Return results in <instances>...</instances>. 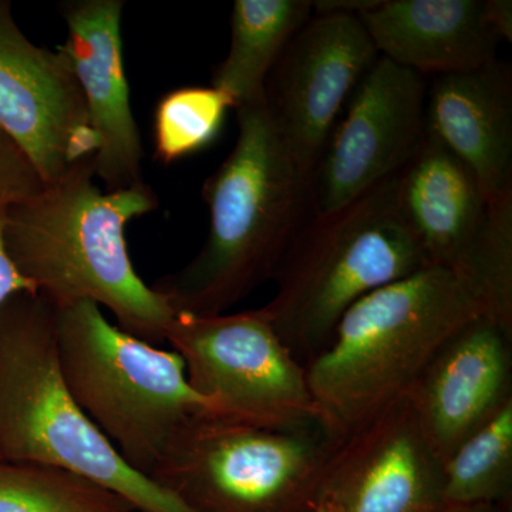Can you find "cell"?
I'll use <instances>...</instances> for the list:
<instances>
[{"instance_id": "6da1fadb", "label": "cell", "mask_w": 512, "mask_h": 512, "mask_svg": "<svg viewBox=\"0 0 512 512\" xmlns=\"http://www.w3.org/2000/svg\"><path fill=\"white\" fill-rule=\"evenodd\" d=\"M235 111L237 143L202 185L207 239L184 268L151 286L174 315L227 313L274 281L312 210V177L292 157L265 99Z\"/></svg>"}, {"instance_id": "7a4b0ae2", "label": "cell", "mask_w": 512, "mask_h": 512, "mask_svg": "<svg viewBox=\"0 0 512 512\" xmlns=\"http://www.w3.org/2000/svg\"><path fill=\"white\" fill-rule=\"evenodd\" d=\"M157 207L150 185L103 192L83 168L8 208L3 244L16 271L57 306H106L121 330L156 346L175 315L134 269L126 228Z\"/></svg>"}, {"instance_id": "3957f363", "label": "cell", "mask_w": 512, "mask_h": 512, "mask_svg": "<svg viewBox=\"0 0 512 512\" xmlns=\"http://www.w3.org/2000/svg\"><path fill=\"white\" fill-rule=\"evenodd\" d=\"M480 315L463 282L437 266L363 296L305 366L323 426L342 439L409 396L443 343Z\"/></svg>"}, {"instance_id": "277c9868", "label": "cell", "mask_w": 512, "mask_h": 512, "mask_svg": "<svg viewBox=\"0 0 512 512\" xmlns=\"http://www.w3.org/2000/svg\"><path fill=\"white\" fill-rule=\"evenodd\" d=\"M57 305L20 292L0 306V458L64 468L140 512H195L128 466L64 382Z\"/></svg>"}, {"instance_id": "5b68a950", "label": "cell", "mask_w": 512, "mask_h": 512, "mask_svg": "<svg viewBox=\"0 0 512 512\" xmlns=\"http://www.w3.org/2000/svg\"><path fill=\"white\" fill-rule=\"evenodd\" d=\"M397 175L338 210L312 212L276 269L274 298L261 309L303 366L359 299L429 266L400 211Z\"/></svg>"}, {"instance_id": "8992f818", "label": "cell", "mask_w": 512, "mask_h": 512, "mask_svg": "<svg viewBox=\"0 0 512 512\" xmlns=\"http://www.w3.org/2000/svg\"><path fill=\"white\" fill-rule=\"evenodd\" d=\"M56 342L74 400L143 476L150 478L191 420L214 414L177 352L111 325L94 302L57 306Z\"/></svg>"}, {"instance_id": "52a82bcc", "label": "cell", "mask_w": 512, "mask_h": 512, "mask_svg": "<svg viewBox=\"0 0 512 512\" xmlns=\"http://www.w3.org/2000/svg\"><path fill=\"white\" fill-rule=\"evenodd\" d=\"M338 440L322 423L275 429L204 414L175 437L150 480L195 512H315Z\"/></svg>"}, {"instance_id": "ba28073f", "label": "cell", "mask_w": 512, "mask_h": 512, "mask_svg": "<svg viewBox=\"0 0 512 512\" xmlns=\"http://www.w3.org/2000/svg\"><path fill=\"white\" fill-rule=\"evenodd\" d=\"M397 201L427 264L457 276L485 315L512 329V198L493 200L426 130L397 175Z\"/></svg>"}, {"instance_id": "9c48e42d", "label": "cell", "mask_w": 512, "mask_h": 512, "mask_svg": "<svg viewBox=\"0 0 512 512\" xmlns=\"http://www.w3.org/2000/svg\"><path fill=\"white\" fill-rule=\"evenodd\" d=\"M165 342L184 360L192 389L212 416L256 427L322 423L305 366L259 309L221 315H175Z\"/></svg>"}, {"instance_id": "30bf717a", "label": "cell", "mask_w": 512, "mask_h": 512, "mask_svg": "<svg viewBox=\"0 0 512 512\" xmlns=\"http://www.w3.org/2000/svg\"><path fill=\"white\" fill-rule=\"evenodd\" d=\"M423 74L379 56L349 99L312 175V210L335 211L402 173L426 137Z\"/></svg>"}, {"instance_id": "8fae6325", "label": "cell", "mask_w": 512, "mask_h": 512, "mask_svg": "<svg viewBox=\"0 0 512 512\" xmlns=\"http://www.w3.org/2000/svg\"><path fill=\"white\" fill-rule=\"evenodd\" d=\"M377 57L356 15L316 12L269 74L266 106L292 157L311 177L340 111Z\"/></svg>"}, {"instance_id": "7c38bea8", "label": "cell", "mask_w": 512, "mask_h": 512, "mask_svg": "<svg viewBox=\"0 0 512 512\" xmlns=\"http://www.w3.org/2000/svg\"><path fill=\"white\" fill-rule=\"evenodd\" d=\"M0 127L43 184L93 168L97 138L83 93L62 56L30 42L0 0Z\"/></svg>"}, {"instance_id": "4fadbf2b", "label": "cell", "mask_w": 512, "mask_h": 512, "mask_svg": "<svg viewBox=\"0 0 512 512\" xmlns=\"http://www.w3.org/2000/svg\"><path fill=\"white\" fill-rule=\"evenodd\" d=\"M443 487V460L407 396L336 441L316 510L437 512Z\"/></svg>"}, {"instance_id": "5bb4252c", "label": "cell", "mask_w": 512, "mask_h": 512, "mask_svg": "<svg viewBox=\"0 0 512 512\" xmlns=\"http://www.w3.org/2000/svg\"><path fill=\"white\" fill-rule=\"evenodd\" d=\"M124 2L72 0L60 5L67 37L56 50L83 93L97 138L94 177L106 191L144 183V147L130 103L123 59Z\"/></svg>"}, {"instance_id": "9a60e30c", "label": "cell", "mask_w": 512, "mask_h": 512, "mask_svg": "<svg viewBox=\"0 0 512 512\" xmlns=\"http://www.w3.org/2000/svg\"><path fill=\"white\" fill-rule=\"evenodd\" d=\"M441 460L512 400V329L487 315L437 350L409 394Z\"/></svg>"}, {"instance_id": "2e32d148", "label": "cell", "mask_w": 512, "mask_h": 512, "mask_svg": "<svg viewBox=\"0 0 512 512\" xmlns=\"http://www.w3.org/2000/svg\"><path fill=\"white\" fill-rule=\"evenodd\" d=\"M426 130L493 200L512 198V73L498 59L439 74L427 87Z\"/></svg>"}, {"instance_id": "e0dca14e", "label": "cell", "mask_w": 512, "mask_h": 512, "mask_svg": "<svg viewBox=\"0 0 512 512\" xmlns=\"http://www.w3.org/2000/svg\"><path fill=\"white\" fill-rule=\"evenodd\" d=\"M379 56L423 74L463 72L497 59L485 0H377L357 13Z\"/></svg>"}, {"instance_id": "ac0fdd59", "label": "cell", "mask_w": 512, "mask_h": 512, "mask_svg": "<svg viewBox=\"0 0 512 512\" xmlns=\"http://www.w3.org/2000/svg\"><path fill=\"white\" fill-rule=\"evenodd\" d=\"M313 10L311 0L234 3L228 55L212 73V86L227 94L234 110L265 99L269 74Z\"/></svg>"}, {"instance_id": "d6986e66", "label": "cell", "mask_w": 512, "mask_h": 512, "mask_svg": "<svg viewBox=\"0 0 512 512\" xmlns=\"http://www.w3.org/2000/svg\"><path fill=\"white\" fill-rule=\"evenodd\" d=\"M444 505L512 512V400L444 460Z\"/></svg>"}, {"instance_id": "ffe728a7", "label": "cell", "mask_w": 512, "mask_h": 512, "mask_svg": "<svg viewBox=\"0 0 512 512\" xmlns=\"http://www.w3.org/2000/svg\"><path fill=\"white\" fill-rule=\"evenodd\" d=\"M0 512H136L113 491L64 468L0 458Z\"/></svg>"}, {"instance_id": "44dd1931", "label": "cell", "mask_w": 512, "mask_h": 512, "mask_svg": "<svg viewBox=\"0 0 512 512\" xmlns=\"http://www.w3.org/2000/svg\"><path fill=\"white\" fill-rule=\"evenodd\" d=\"M231 109V99L214 86H184L164 94L154 111L157 160L173 164L210 147Z\"/></svg>"}, {"instance_id": "7402d4cb", "label": "cell", "mask_w": 512, "mask_h": 512, "mask_svg": "<svg viewBox=\"0 0 512 512\" xmlns=\"http://www.w3.org/2000/svg\"><path fill=\"white\" fill-rule=\"evenodd\" d=\"M43 187L32 161L0 127V212L28 200Z\"/></svg>"}, {"instance_id": "603a6c76", "label": "cell", "mask_w": 512, "mask_h": 512, "mask_svg": "<svg viewBox=\"0 0 512 512\" xmlns=\"http://www.w3.org/2000/svg\"><path fill=\"white\" fill-rule=\"evenodd\" d=\"M3 224H5V211L0 212V306L16 293L36 292L35 288L16 271L15 265L6 254L5 244H3Z\"/></svg>"}, {"instance_id": "cb8c5ba5", "label": "cell", "mask_w": 512, "mask_h": 512, "mask_svg": "<svg viewBox=\"0 0 512 512\" xmlns=\"http://www.w3.org/2000/svg\"><path fill=\"white\" fill-rule=\"evenodd\" d=\"M485 18L500 40H512L511 0H485Z\"/></svg>"}, {"instance_id": "d4e9b609", "label": "cell", "mask_w": 512, "mask_h": 512, "mask_svg": "<svg viewBox=\"0 0 512 512\" xmlns=\"http://www.w3.org/2000/svg\"><path fill=\"white\" fill-rule=\"evenodd\" d=\"M437 512H505L501 508L491 507V505H444Z\"/></svg>"}, {"instance_id": "484cf974", "label": "cell", "mask_w": 512, "mask_h": 512, "mask_svg": "<svg viewBox=\"0 0 512 512\" xmlns=\"http://www.w3.org/2000/svg\"><path fill=\"white\" fill-rule=\"evenodd\" d=\"M315 512H325V511L319 510V508H318V510H316Z\"/></svg>"}]
</instances>
